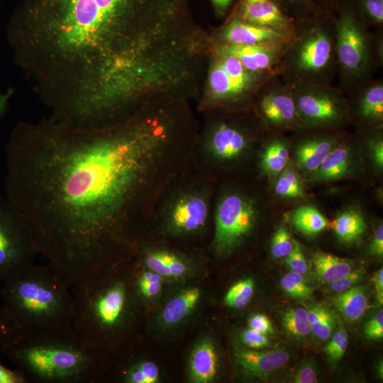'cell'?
I'll use <instances>...</instances> for the list:
<instances>
[{
    "label": "cell",
    "instance_id": "29",
    "mask_svg": "<svg viewBox=\"0 0 383 383\" xmlns=\"http://www.w3.org/2000/svg\"><path fill=\"white\" fill-rule=\"evenodd\" d=\"M145 265L162 277H177L186 271L185 264L176 255L167 252H155L148 255Z\"/></svg>",
    "mask_w": 383,
    "mask_h": 383
},
{
    "label": "cell",
    "instance_id": "6",
    "mask_svg": "<svg viewBox=\"0 0 383 383\" xmlns=\"http://www.w3.org/2000/svg\"><path fill=\"white\" fill-rule=\"evenodd\" d=\"M335 35V13L299 24L275 75L291 86L331 84L338 73Z\"/></svg>",
    "mask_w": 383,
    "mask_h": 383
},
{
    "label": "cell",
    "instance_id": "25",
    "mask_svg": "<svg viewBox=\"0 0 383 383\" xmlns=\"http://www.w3.org/2000/svg\"><path fill=\"white\" fill-rule=\"evenodd\" d=\"M199 297L198 288H189L170 299L161 313L163 323L172 326L182 321L194 308Z\"/></svg>",
    "mask_w": 383,
    "mask_h": 383
},
{
    "label": "cell",
    "instance_id": "18",
    "mask_svg": "<svg viewBox=\"0 0 383 383\" xmlns=\"http://www.w3.org/2000/svg\"><path fill=\"white\" fill-rule=\"evenodd\" d=\"M332 135L313 136L299 143L296 148V160L300 169L310 172L317 170L338 144V138Z\"/></svg>",
    "mask_w": 383,
    "mask_h": 383
},
{
    "label": "cell",
    "instance_id": "13",
    "mask_svg": "<svg viewBox=\"0 0 383 383\" xmlns=\"http://www.w3.org/2000/svg\"><path fill=\"white\" fill-rule=\"evenodd\" d=\"M233 16L245 22L296 35L299 24L277 0H239Z\"/></svg>",
    "mask_w": 383,
    "mask_h": 383
},
{
    "label": "cell",
    "instance_id": "28",
    "mask_svg": "<svg viewBox=\"0 0 383 383\" xmlns=\"http://www.w3.org/2000/svg\"><path fill=\"white\" fill-rule=\"evenodd\" d=\"M292 221L294 227L306 235H314L327 226L323 215L314 206H301L296 209Z\"/></svg>",
    "mask_w": 383,
    "mask_h": 383
},
{
    "label": "cell",
    "instance_id": "30",
    "mask_svg": "<svg viewBox=\"0 0 383 383\" xmlns=\"http://www.w3.org/2000/svg\"><path fill=\"white\" fill-rule=\"evenodd\" d=\"M349 1L356 15L368 28H383V0Z\"/></svg>",
    "mask_w": 383,
    "mask_h": 383
},
{
    "label": "cell",
    "instance_id": "48",
    "mask_svg": "<svg viewBox=\"0 0 383 383\" xmlns=\"http://www.w3.org/2000/svg\"><path fill=\"white\" fill-rule=\"evenodd\" d=\"M370 252L372 255L382 257L383 255V226L379 225L374 232L371 243L370 245Z\"/></svg>",
    "mask_w": 383,
    "mask_h": 383
},
{
    "label": "cell",
    "instance_id": "5",
    "mask_svg": "<svg viewBox=\"0 0 383 383\" xmlns=\"http://www.w3.org/2000/svg\"><path fill=\"white\" fill-rule=\"evenodd\" d=\"M72 288V326L104 349L126 318L130 291L125 278L110 274L104 267L81 279Z\"/></svg>",
    "mask_w": 383,
    "mask_h": 383
},
{
    "label": "cell",
    "instance_id": "16",
    "mask_svg": "<svg viewBox=\"0 0 383 383\" xmlns=\"http://www.w3.org/2000/svg\"><path fill=\"white\" fill-rule=\"evenodd\" d=\"M355 116L367 126H379L383 121V80L372 78L348 93Z\"/></svg>",
    "mask_w": 383,
    "mask_h": 383
},
{
    "label": "cell",
    "instance_id": "2",
    "mask_svg": "<svg viewBox=\"0 0 383 383\" xmlns=\"http://www.w3.org/2000/svg\"><path fill=\"white\" fill-rule=\"evenodd\" d=\"M150 0H23L8 25L18 65L43 82L75 84L91 73L105 35Z\"/></svg>",
    "mask_w": 383,
    "mask_h": 383
},
{
    "label": "cell",
    "instance_id": "40",
    "mask_svg": "<svg viewBox=\"0 0 383 383\" xmlns=\"http://www.w3.org/2000/svg\"><path fill=\"white\" fill-rule=\"evenodd\" d=\"M364 274L362 268L354 269L346 275L330 282V288L336 293L343 292L360 282Z\"/></svg>",
    "mask_w": 383,
    "mask_h": 383
},
{
    "label": "cell",
    "instance_id": "49",
    "mask_svg": "<svg viewBox=\"0 0 383 383\" xmlns=\"http://www.w3.org/2000/svg\"><path fill=\"white\" fill-rule=\"evenodd\" d=\"M341 0H311L316 9L322 14H333Z\"/></svg>",
    "mask_w": 383,
    "mask_h": 383
},
{
    "label": "cell",
    "instance_id": "43",
    "mask_svg": "<svg viewBox=\"0 0 383 383\" xmlns=\"http://www.w3.org/2000/svg\"><path fill=\"white\" fill-rule=\"evenodd\" d=\"M317 375L315 362L312 360H308L295 372L292 382L295 383H316L318 382Z\"/></svg>",
    "mask_w": 383,
    "mask_h": 383
},
{
    "label": "cell",
    "instance_id": "17",
    "mask_svg": "<svg viewBox=\"0 0 383 383\" xmlns=\"http://www.w3.org/2000/svg\"><path fill=\"white\" fill-rule=\"evenodd\" d=\"M235 355L244 373L258 379L268 378L290 359L289 352L280 348L262 352L237 349Z\"/></svg>",
    "mask_w": 383,
    "mask_h": 383
},
{
    "label": "cell",
    "instance_id": "21",
    "mask_svg": "<svg viewBox=\"0 0 383 383\" xmlns=\"http://www.w3.org/2000/svg\"><path fill=\"white\" fill-rule=\"evenodd\" d=\"M217 355L213 343L205 340L194 349L189 362L190 377L196 383L211 382L217 373Z\"/></svg>",
    "mask_w": 383,
    "mask_h": 383
},
{
    "label": "cell",
    "instance_id": "12",
    "mask_svg": "<svg viewBox=\"0 0 383 383\" xmlns=\"http://www.w3.org/2000/svg\"><path fill=\"white\" fill-rule=\"evenodd\" d=\"M257 94L259 113L268 125L277 129L301 128L291 85L274 75Z\"/></svg>",
    "mask_w": 383,
    "mask_h": 383
},
{
    "label": "cell",
    "instance_id": "9",
    "mask_svg": "<svg viewBox=\"0 0 383 383\" xmlns=\"http://www.w3.org/2000/svg\"><path fill=\"white\" fill-rule=\"evenodd\" d=\"M301 128L336 126L348 118L346 94L332 84L292 86Z\"/></svg>",
    "mask_w": 383,
    "mask_h": 383
},
{
    "label": "cell",
    "instance_id": "35",
    "mask_svg": "<svg viewBox=\"0 0 383 383\" xmlns=\"http://www.w3.org/2000/svg\"><path fill=\"white\" fill-rule=\"evenodd\" d=\"M298 24L321 15L311 0H277Z\"/></svg>",
    "mask_w": 383,
    "mask_h": 383
},
{
    "label": "cell",
    "instance_id": "41",
    "mask_svg": "<svg viewBox=\"0 0 383 383\" xmlns=\"http://www.w3.org/2000/svg\"><path fill=\"white\" fill-rule=\"evenodd\" d=\"M19 333L15 323L6 313L3 306H0V346Z\"/></svg>",
    "mask_w": 383,
    "mask_h": 383
},
{
    "label": "cell",
    "instance_id": "44",
    "mask_svg": "<svg viewBox=\"0 0 383 383\" xmlns=\"http://www.w3.org/2000/svg\"><path fill=\"white\" fill-rule=\"evenodd\" d=\"M365 336L370 340H379L383 337V311L379 309L365 324Z\"/></svg>",
    "mask_w": 383,
    "mask_h": 383
},
{
    "label": "cell",
    "instance_id": "36",
    "mask_svg": "<svg viewBox=\"0 0 383 383\" xmlns=\"http://www.w3.org/2000/svg\"><path fill=\"white\" fill-rule=\"evenodd\" d=\"M282 289L289 296L298 299H308L311 295V289L307 285L304 275L290 271L280 280Z\"/></svg>",
    "mask_w": 383,
    "mask_h": 383
},
{
    "label": "cell",
    "instance_id": "4",
    "mask_svg": "<svg viewBox=\"0 0 383 383\" xmlns=\"http://www.w3.org/2000/svg\"><path fill=\"white\" fill-rule=\"evenodd\" d=\"M3 282L2 306L19 333H43L73 325L72 293L49 265H33Z\"/></svg>",
    "mask_w": 383,
    "mask_h": 383
},
{
    "label": "cell",
    "instance_id": "32",
    "mask_svg": "<svg viewBox=\"0 0 383 383\" xmlns=\"http://www.w3.org/2000/svg\"><path fill=\"white\" fill-rule=\"evenodd\" d=\"M282 325L288 334L296 338H305L311 333L307 310L302 307L287 310L282 317Z\"/></svg>",
    "mask_w": 383,
    "mask_h": 383
},
{
    "label": "cell",
    "instance_id": "52",
    "mask_svg": "<svg viewBox=\"0 0 383 383\" xmlns=\"http://www.w3.org/2000/svg\"><path fill=\"white\" fill-rule=\"evenodd\" d=\"M216 12L221 16L224 15L234 0H210Z\"/></svg>",
    "mask_w": 383,
    "mask_h": 383
},
{
    "label": "cell",
    "instance_id": "14",
    "mask_svg": "<svg viewBox=\"0 0 383 383\" xmlns=\"http://www.w3.org/2000/svg\"><path fill=\"white\" fill-rule=\"evenodd\" d=\"M291 41L256 45L221 44L217 53L235 57L249 72L275 74Z\"/></svg>",
    "mask_w": 383,
    "mask_h": 383
},
{
    "label": "cell",
    "instance_id": "19",
    "mask_svg": "<svg viewBox=\"0 0 383 383\" xmlns=\"http://www.w3.org/2000/svg\"><path fill=\"white\" fill-rule=\"evenodd\" d=\"M248 138L245 133L235 126L223 123L213 132L211 149L218 158L231 160L241 155L246 150Z\"/></svg>",
    "mask_w": 383,
    "mask_h": 383
},
{
    "label": "cell",
    "instance_id": "46",
    "mask_svg": "<svg viewBox=\"0 0 383 383\" xmlns=\"http://www.w3.org/2000/svg\"><path fill=\"white\" fill-rule=\"evenodd\" d=\"M370 150L375 166L382 169L383 166V141L379 134L371 139Z\"/></svg>",
    "mask_w": 383,
    "mask_h": 383
},
{
    "label": "cell",
    "instance_id": "31",
    "mask_svg": "<svg viewBox=\"0 0 383 383\" xmlns=\"http://www.w3.org/2000/svg\"><path fill=\"white\" fill-rule=\"evenodd\" d=\"M311 332L321 340H327L333 333L335 318L327 308L316 305L307 310Z\"/></svg>",
    "mask_w": 383,
    "mask_h": 383
},
{
    "label": "cell",
    "instance_id": "42",
    "mask_svg": "<svg viewBox=\"0 0 383 383\" xmlns=\"http://www.w3.org/2000/svg\"><path fill=\"white\" fill-rule=\"evenodd\" d=\"M240 337L246 346L252 349H260L270 345V340L267 335L251 328L244 330Z\"/></svg>",
    "mask_w": 383,
    "mask_h": 383
},
{
    "label": "cell",
    "instance_id": "27",
    "mask_svg": "<svg viewBox=\"0 0 383 383\" xmlns=\"http://www.w3.org/2000/svg\"><path fill=\"white\" fill-rule=\"evenodd\" d=\"M289 160L287 143L282 138H274L265 146L261 157L263 170L270 176L281 173Z\"/></svg>",
    "mask_w": 383,
    "mask_h": 383
},
{
    "label": "cell",
    "instance_id": "24",
    "mask_svg": "<svg viewBox=\"0 0 383 383\" xmlns=\"http://www.w3.org/2000/svg\"><path fill=\"white\" fill-rule=\"evenodd\" d=\"M313 264L318 279L328 284L354 270L351 260L323 252H316L313 255Z\"/></svg>",
    "mask_w": 383,
    "mask_h": 383
},
{
    "label": "cell",
    "instance_id": "38",
    "mask_svg": "<svg viewBox=\"0 0 383 383\" xmlns=\"http://www.w3.org/2000/svg\"><path fill=\"white\" fill-rule=\"evenodd\" d=\"M293 240L284 227H280L273 235L271 241V252L276 258L286 257L293 250Z\"/></svg>",
    "mask_w": 383,
    "mask_h": 383
},
{
    "label": "cell",
    "instance_id": "37",
    "mask_svg": "<svg viewBox=\"0 0 383 383\" xmlns=\"http://www.w3.org/2000/svg\"><path fill=\"white\" fill-rule=\"evenodd\" d=\"M348 343V333L343 326H340L323 348L332 364H336L341 360L347 350Z\"/></svg>",
    "mask_w": 383,
    "mask_h": 383
},
{
    "label": "cell",
    "instance_id": "7",
    "mask_svg": "<svg viewBox=\"0 0 383 383\" xmlns=\"http://www.w3.org/2000/svg\"><path fill=\"white\" fill-rule=\"evenodd\" d=\"M335 18V50L339 84L348 94L374 78L383 65V28L372 32L358 18L349 0H341Z\"/></svg>",
    "mask_w": 383,
    "mask_h": 383
},
{
    "label": "cell",
    "instance_id": "53",
    "mask_svg": "<svg viewBox=\"0 0 383 383\" xmlns=\"http://www.w3.org/2000/svg\"><path fill=\"white\" fill-rule=\"evenodd\" d=\"M11 94H0V118H2L7 110Z\"/></svg>",
    "mask_w": 383,
    "mask_h": 383
},
{
    "label": "cell",
    "instance_id": "45",
    "mask_svg": "<svg viewBox=\"0 0 383 383\" xmlns=\"http://www.w3.org/2000/svg\"><path fill=\"white\" fill-rule=\"evenodd\" d=\"M249 328L256 330L265 335L274 333L272 324L269 318L263 314H255L248 320Z\"/></svg>",
    "mask_w": 383,
    "mask_h": 383
},
{
    "label": "cell",
    "instance_id": "11",
    "mask_svg": "<svg viewBox=\"0 0 383 383\" xmlns=\"http://www.w3.org/2000/svg\"><path fill=\"white\" fill-rule=\"evenodd\" d=\"M256 220V209L250 200L237 194L226 195L216 209V250H231L253 229Z\"/></svg>",
    "mask_w": 383,
    "mask_h": 383
},
{
    "label": "cell",
    "instance_id": "15",
    "mask_svg": "<svg viewBox=\"0 0 383 383\" xmlns=\"http://www.w3.org/2000/svg\"><path fill=\"white\" fill-rule=\"evenodd\" d=\"M296 35L251 24L232 16L222 30L221 39L222 44L256 45L289 42Z\"/></svg>",
    "mask_w": 383,
    "mask_h": 383
},
{
    "label": "cell",
    "instance_id": "22",
    "mask_svg": "<svg viewBox=\"0 0 383 383\" xmlns=\"http://www.w3.org/2000/svg\"><path fill=\"white\" fill-rule=\"evenodd\" d=\"M350 164L349 147L335 146L313 172L310 181L320 182L339 179L348 173Z\"/></svg>",
    "mask_w": 383,
    "mask_h": 383
},
{
    "label": "cell",
    "instance_id": "3",
    "mask_svg": "<svg viewBox=\"0 0 383 383\" xmlns=\"http://www.w3.org/2000/svg\"><path fill=\"white\" fill-rule=\"evenodd\" d=\"M1 348L26 383H94L105 373L104 349L73 326L18 333Z\"/></svg>",
    "mask_w": 383,
    "mask_h": 383
},
{
    "label": "cell",
    "instance_id": "26",
    "mask_svg": "<svg viewBox=\"0 0 383 383\" xmlns=\"http://www.w3.org/2000/svg\"><path fill=\"white\" fill-rule=\"evenodd\" d=\"M331 228L341 241L350 243L364 233L366 223L360 211L348 209L337 216L331 223Z\"/></svg>",
    "mask_w": 383,
    "mask_h": 383
},
{
    "label": "cell",
    "instance_id": "39",
    "mask_svg": "<svg viewBox=\"0 0 383 383\" xmlns=\"http://www.w3.org/2000/svg\"><path fill=\"white\" fill-rule=\"evenodd\" d=\"M285 262L291 271L301 275H305L308 273L309 265L299 244L296 241H294L293 250L286 257Z\"/></svg>",
    "mask_w": 383,
    "mask_h": 383
},
{
    "label": "cell",
    "instance_id": "10",
    "mask_svg": "<svg viewBox=\"0 0 383 383\" xmlns=\"http://www.w3.org/2000/svg\"><path fill=\"white\" fill-rule=\"evenodd\" d=\"M274 75L249 72L235 57L219 54L210 72V89L215 99L236 101L257 93Z\"/></svg>",
    "mask_w": 383,
    "mask_h": 383
},
{
    "label": "cell",
    "instance_id": "20",
    "mask_svg": "<svg viewBox=\"0 0 383 383\" xmlns=\"http://www.w3.org/2000/svg\"><path fill=\"white\" fill-rule=\"evenodd\" d=\"M208 207L198 196H189L177 202L171 212V223L183 231H193L202 226L206 219Z\"/></svg>",
    "mask_w": 383,
    "mask_h": 383
},
{
    "label": "cell",
    "instance_id": "47",
    "mask_svg": "<svg viewBox=\"0 0 383 383\" xmlns=\"http://www.w3.org/2000/svg\"><path fill=\"white\" fill-rule=\"evenodd\" d=\"M0 383H26V382L17 370H10L0 362Z\"/></svg>",
    "mask_w": 383,
    "mask_h": 383
},
{
    "label": "cell",
    "instance_id": "50",
    "mask_svg": "<svg viewBox=\"0 0 383 383\" xmlns=\"http://www.w3.org/2000/svg\"><path fill=\"white\" fill-rule=\"evenodd\" d=\"M140 294L147 298L157 295L162 289L161 282L136 283Z\"/></svg>",
    "mask_w": 383,
    "mask_h": 383
},
{
    "label": "cell",
    "instance_id": "34",
    "mask_svg": "<svg viewBox=\"0 0 383 383\" xmlns=\"http://www.w3.org/2000/svg\"><path fill=\"white\" fill-rule=\"evenodd\" d=\"M274 191L277 194L287 198H302L304 195L298 175L289 168L282 172L274 185Z\"/></svg>",
    "mask_w": 383,
    "mask_h": 383
},
{
    "label": "cell",
    "instance_id": "54",
    "mask_svg": "<svg viewBox=\"0 0 383 383\" xmlns=\"http://www.w3.org/2000/svg\"><path fill=\"white\" fill-rule=\"evenodd\" d=\"M378 374L379 376H381V379H382V365H381V367H380V365L378 367Z\"/></svg>",
    "mask_w": 383,
    "mask_h": 383
},
{
    "label": "cell",
    "instance_id": "8",
    "mask_svg": "<svg viewBox=\"0 0 383 383\" xmlns=\"http://www.w3.org/2000/svg\"><path fill=\"white\" fill-rule=\"evenodd\" d=\"M38 254L26 219L5 196L0 195V281L34 265Z\"/></svg>",
    "mask_w": 383,
    "mask_h": 383
},
{
    "label": "cell",
    "instance_id": "33",
    "mask_svg": "<svg viewBox=\"0 0 383 383\" xmlns=\"http://www.w3.org/2000/svg\"><path fill=\"white\" fill-rule=\"evenodd\" d=\"M254 293V281L250 279L241 280L233 284L224 297L226 306L234 309H243L250 301Z\"/></svg>",
    "mask_w": 383,
    "mask_h": 383
},
{
    "label": "cell",
    "instance_id": "1",
    "mask_svg": "<svg viewBox=\"0 0 383 383\" xmlns=\"http://www.w3.org/2000/svg\"><path fill=\"white\" fill-rule=\"evenodd\" d=\"M158 148L140 130L72 129L50 118L12 131L4 196L69 288L125 245Z\"/></svg>",
    "mask_w": 383,
    "mask_h": 383
},
{
    "label": "cell",
    "instance_id": "51",
    "mask_svg": "<svg viewBox=\"0 0 383 383\" xmlns=\"http://www.w3.org/2000/svg\"><path fill=\"white\" fill-rule=\"evenodd\" d=\"M372 281L375 288V299L378 305L382 306L383 303V268L381 267L375 272L372 277Z\"/></svg>",
    "mask_w": 383,
    "mask_h": 383
},
{
    "label": "cell",
    "instance_id": "23",
    "mask_svg": "<svg viewBox=\"0 0 383 383\" xmlns=\"http://www.w3.org/2000/svg\"><path fill=\"white\" fill-rule=\"evenodd\" d=\"M333 301L343 317L350 322L359 320L369 307L367 294L362 287L354 286L338 293Z\"/></svg>",
    "mask_w": 383,
    "mask_h": 383
}]
</instances>
